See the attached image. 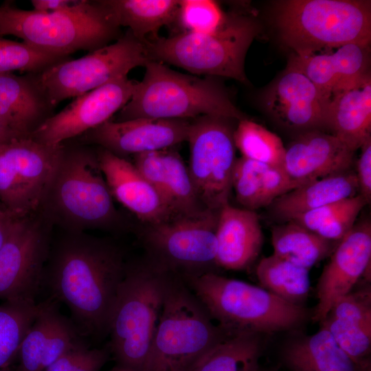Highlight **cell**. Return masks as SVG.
Segmentation results:
<instances>
[{
  "label": "cell",
  "mask_w": 371,
  "mask_h": 371,
  "mask_svg": "<svg viewBox=\"0 0 371 371\" xmlns=\"http://www.w3.org/2000/svg\"><path fill=\"white\" fill-rule=\"evenodd\" d=\"M126 267L111 242L86 232H65L50 244L42 284L68 306L84 330L102 335L109 333Z\"/></svg>",
  "instance_id": "cell-1"
},
{
  "label": "cell",
  "mask_w": 371,
  "mask_h": 371,
  "mask_svg": "<svg viewBox=\"0 0 371 371\" xmlns=\"http://www.w3.org/2000/svg\"><path fill=\"white\" fill-rule=\"evenodd\" d=\"M65 232L112 230L122 225L113 196L87 145L66 146L38 212Z\"/></svg>",
  "instance_id": "cell-2"
},
{
  "label": "cell",
  "mask_w": 371,
  "mask_h": 371,
  "mask_svg": "<svg viewBox=\"0 0 371 371\" xmlns=\"http://www.w3.org/2000/svg\"><path fill=\"white\" fill-rule=\"evenodd\" d=\"M128 102L113 121L137 118L192 120L216 115L236 120L246 118L215 77L186 74L151 60L144 67Z\"/></svg>",
  "instance_id": "cell-3"
},
{
  "label": "cell",
  "mask_w": 371,
  "mask_h": 371,
  "mask_svg": "<svg viewBox=\"0 0 371 371\" xmlns=\"http://www.w3.org/2000/svg\"><path fill=\"white\" fill-rule=\"evenodd\" d=\"M183 281L212 319L229 335L297 329L312 316L311 310L291 304L263 288L216 272Z\"/></svg>",
  "instance_id": "cell-4"
},
{
  "label": "cell",
  "mask_w": 371,
  "mask_h": 371,
  "mask_svg": "<svg viewBox=\"0 0 371 371\" xmlns=\"http://www.w3.org/2000/svg\"><path fill=\"white\" fill-rule=\"evenodd\" d=\"M0 35H13L38 49L69 56L109 45L122 33L102 0H82L72 10L49 12L5 3L0 6Z\"/></svg>",
  "instance_id": "cell-5"
},
{
  "label": "cell",
  "mask_w": 371,
  "mask_h": 371,
  "mask_svg": "<svg viewBox=\"0 0 371 371\" xmlns=\"http://www.w3.org/2000/svg\"><path fill=\"white\" fill-rule=\"evenodd\" d=\"M273 18L280 40L297 56L370 44V1H277Z\"/></svg>",
  "instance_id": "cell-6"
},
{
  "label": "cell",
  "mask_w": 371,
  "mask_h": 371,
  "mask_svg": "<svg viewBox=\"0 0 371 371\" xmlns=\"http://www.w3.org/2000/svg\"><path fill=\"white\" fill-rule=\"evenodd\" d=\"M259 32L257 21L242 12L226 13L210 33L179 32L145 41L152 60L168 63L196 75L225 77L247 84L245 59Z\"/></svg>",
  "instance_id": "cell-7"
},
{
  "label": "cell",
  "mask_w": 371,
  "mask_h": 371,
  "mask_svg": "<svg viewBox=\"0 0 371 371\" xmlns=\"http://www.w3.org/2000/svg\"><path fill=\"white\" fill-rule=\"evenodd\" d=\"M171 275L149 261L127 265L109 328L111 350L121 367L147 371Z\"/></svg>",
  "instance_id": "cell-8"
},
{
  "label": "cell",
  "mask_w": 371,
  "mask_h": 371,
  "mask_svg": "<svg viewBox=\"0 0 371 371\" xmlns=\"http://www.w3.org/2000/svg\"><path fill=\"white\" fill-rule=\"evenodd\" d=\"M229 336L215 324L186 282L172 274L147 371H188L207 351Z\"/></svg>",
  "instance_id": "cell-9"
},
{
  "label": "cell",
  "mask_w": 371,
  "mask_h": 371,
  "mask_svg": "<svg viewBox=\"0 0 371 371\" xmlns=\"http://www.w3.org/2000/svg\"><path fill=\"white\" fill-rule=\"evenodd\" d=\"M219 211L205 208L145 225L142 240L149 262L183 280L215 272Z\"/></svg>",
  "instance_id": "cell-10"
},
{
  "label": "cell",
  "mask_w": 371,
  "mask_h": 371,
  "mask_svg": "<svg viewBox=\"0 0 371 371\" xmlns=\"http://www.w3.org/2000/svg\"><path fill=\"white\" fill-rule=\"evenodd\" d=\"M152 60L145 42L130 30L114 43L90 52L77 59H69L38 73V82L51 104L76 98L117 79L127 76L133 69Z\"/></svg>",
  "instance_id": "cell-11"
},
{
  "label": "cell",
  "mask_w": 371,
  "mask_h": 371,
  "mask_svg": "<svg viewBox=\"0 0 371 371\" xmlns=\"http://www.w3.org/2000/svg\"><path fill=\"white\" fill-rule=\"evenodd\" d=\"M234 121L216 115L191 120L188 168L198 199L207 209L220 210L229 203L236 159Z\"/></svg>",
  "instance_id": "cell-12"
},
{
  "label": "cell",
  "mask_w": 371,
  "mask_h": 371,
  "mask_svg": "<svg viewBox=\"0 0 371 371\" xmlns=\"http://www.w3.org/2000/svg\"><path fill=\"white\" fill-rule=\"evenodd\" d=\"M63 147L31 137L0 146V204L5 210L19 218L38 214Z\"/></svg>",
  "instance_id": "cell-13"
},
{
  "label": "cell",
  "mask_w": 371,
  "mask_h": 371,
  "mask_svg": "<svg viewBox=\"0 0 371 371\" xmlns=\"http://www.w3.org/2000/svg\"><path fill=\"white\" fill-rule=\"evenodd\" d=\"M50 226L39 214L18 220L0 249V300L36 302L50 247Z\"/></svg>",
  "instance_id": "cell-14"
},
{
  "label": "cell",
  "mask_w": 371,
  "mask_h": 371,
  "mask_svg": "<svg viewBox=\"0 0 371 371\" xmlns=\"http://www.w3.org/2000/svg\"><path fill=\"white\" fill-rule=\"evenodd\" d=\"M137 81L123 77L75 98L36 129L30 137L56 146L93 129L120 111L131 100Z\"/></svg>",
  "instance_id": "cell-15"
},
{
  "label": "cell",
  "mask_w": 371,
  "mask_h": 371,
  "mask_svg": "<svg viewBox=\"0 0 371 371\" xmlns=\"http://www.w3.org/2000/svg\"><path fill=\"white\" fill-rule=\"evenodd\" d=\"M191 120H109L76 137L79 144L97 145L123 157L171 148L187 141Z\"/></svg>",
  "instance_id": "cell-16"
},
{
  "label": "cell",
  "mask_w": 371,
  "mask_h": 371,
  "mask_svg": "<svg viewBox=\"0 0 371 371\" xmlns=\"http://www.w3.org/2000/svg\"><path fill=\"white\" fill-rule=\"evenodd\" d=\"M371 223L361 220L339 242L318 279L317 303L311 319L323 321L337 300L363 277L370 280Z\"/></svg>",
  "instance_id": "cell-17"
},
{
  "label": "cell",
  "mask_w": 371,
  "mask_h": 371,
  "mask_svg": "<svg viewBox=\"0 0 371 371\" xmlns=\"http://www.w3.org/2000/svg\"><path fill=\"white\" fill-rule=\"evenodd\" d=\"M329 100L305 74L288 63L265 93L264 103L278 124L300 133L325 131Z\"/></svg>",
  "instance_id": "cell-18"
},
{
  "label": "cell",
  "mask_w": 371,
  "mask_h": 371,
  "mask_svg": "<svg viewBox=\"0 0 371 371\" xmlns=\"http://www.w3.org/2000/svg\"><path fill=\"white\" fill-rule=\"evenodd\" d=\"M84 344L73 324L52 301L38 303L36 316L26 332L14 371H44L63 355Z\"/></svg>",
  "instance_id": "cell-19"
},
{
  "label": "cell",
  "mask_w": 371,
  "mask_h": 371,
  "mask_svg": "<svg viewBox=\"0 0 371 371\" xmlns=\"http://www.w3.org/2000/svg\"><path fill=\"white\" fill-rule=\"evenodd\" d=\"M354 151L336 136L324 131L298 133L285 148L282 169L302 184L351 170Z\"/></svg>",
  "instance_id": "cell-20"
},
{
  "label": "cell",
  "mask_w": 371,
  "mask_h": 371,
  "mask_svg": "<svg viewBox=\"0 0 371 371\" xmlns=\"http://www.w3.org/2000/svg\"><path fill=\"white\" fill-rule=\"evenodd\" d=\"M97 155L99 167L113 197L145 225L158 224L175 216L133 163L101 148Z\"/></svg>",
  "instance_id": "cell-21"
},
{
  "label": "cell",
  "mask_w": 371,
  "mask_h": 371,
  "mask_svg": "<svg viewBox=\"0 0 371 371\" xmlns=\"http://www.w3.org/2000/svg\"><path fill=\"white\" fill-rule=\"evenodd\" d=\"M133 164L169 206L175 216L201 212L188 168L171 148L134 155Z\"/></svg>",
  "instance_id": "cell-22"
},
{
  "label": "cell",
  "mask_w": 371,
  "mask_h": 371,
  "mask_svg": "<svg viewBox=\"0 0 371 371\" xmlns=\"http://www.w3.org/2000/svg\"><path fill=\"white\" fill-rule=\"evenodd\" d=\"M319 52L292 54L288 63L305 74L329 99L335 90L370 72V45L348 43Z\"/></svg>",
  "instance_id": "cell-23"
},
{
  "label": "cell",
  "mask_w": 371,
  "mask_h": 371,
  "mask_svg": "<svg viewBox=\"0 0 371 371\" xmlns=\"http://www.w3.org/2000/svg\"><path fill=\"white\" fill-rule=\"evenodd\" d=\"M0 74V120L18 137H30L54 108L37 76Z\"/></svg>",
  "instance_id": "cell-24"
},
{
  "label": "cell",
  "mask_w": 371,
  "mask_h": 371,
  "mask_svg": "<svg viewBox=\"0 0 371 371\" xmlns=\"http://www.w3.org/2000/svg\"><path fill=\"white\" fill-rule=\"evenodd\" d=\"M217 267L240 271L257 259L263 243L258 214L229 203L219 211L216 232Z\"/></svg>",
  "instance_id": "cell-25"
},
{
  "label": "cell",
  "mask_w": 371,
  "mask_h": 371,
  "mask_svg": "<svg viewBox=\"0 0 371 371\" xmlns=\"http://www.w3.org/2000/svg\"><path fill=\"white\" fill-rule=\"evenodd\" d=\"M326 130L354 152L371 137L370 72L332 93Z\"/></svg>",
  "instance_id": "cell-26"
},
{
  "label": "cell",
  "mask_w": 371,
  "mask_h": 371,
  "mask_svg": "<svg viewBox=\"0 0 371 371\" xmlns=\"http://www.w3.org/2000/svg\"><path fill=\"white\" fill-rule=\"evenodd\" d=\"M282 358L291 371H371L370 363L350 357L322 325L314 334L289 339Z\"/></svg>",
  "instance_id": "cell-27"
},
{
  "label": "cell",
  "mask_w": 371,
  "mask_h": 371,
  "mask_svg": "<svg viewBox=\"0 0 371 371\" xmlns=\"http://www.w3.org/2000/svg\"><path fill=\"white\" fill-rule=\"evenodd\" d=\"M358 194L355 172L328 175L306 183L276 199L269 206L271 216L281 223L324 205Z\"/></svg>",
  "instance_id": "cell-28"
},
{
  "label": "cell",
  "mask_w": 371,
  "mask_h": 371,
  "mask_svg": "<svg viewBox=\"0 0 371 371\" xmlns=\"http://www.w3.org/2000/svg\"><path fill=\"white\" fill-rule=\"evenodd\" d=\"M302 185L292 180L282 168L243 157L236 159L232 189L244 209L255 211L269 207L276 199Z\"/></svg>",
  "instance_id": "cell-29"
},
{
  "label": "cell",
  "mask_w": 371,
  "mask_h": 371,
  "mask_svg": "<svg viewBox=\"0 0 371 371\" xmlns=\"http://www.w3.org/2000/svg\"><path fill=\"white\" fill-rule=\"evenodd\" d=\"M117 24L128 27L133 36L145 42L157 36L165 26L175 23L179 1L102 0Z\"/></svg>",
  "instance_id": "cell-30"
},
{
  "label": "cell",
  "mask_w": 371,
  "mask_h": 371,
  "mask_svg": "<svg viewBox=\"0 0 371 371\" xmlns=\"http://www.w3.org/2000/svg\"><path fill=\"white\" fill-rule=\"evenodd\" d=\"M271 243L274 256L309 270L330 256L339 243L289 221L272 228Z\"/></svg>",
  "instance_id": "cell-31"
},
{
  "label": "cell",
  "mask_w": 371,
  "mask_h": 371,
  "mask_svg": "<svg viewBox=\"0 0 371 371\" xmlns=\"http://www.w3.org/2000/svg\"><path fill=\"white\" fill-rule=\"evenodd\" d=\"M262 349L260 334L232 335L207 351L188 371H258Z\"/></svg>",
  "instance_id": "cell-32"
},
{
  "label": "cell",
  "mask_w": 371,
  "mask_h": 371,
  "mask_svg": "<svg viewBox=\"0 0 371 371\" xmlns=\"http://www.w3.org/2000/svg\"><path fill=\"white\" fill-rule=\"evenodd\" d=\"M256 276L263 289L291 304L303 306L308 297L309 270L273 254L260 260Z\"/></svg>",
  "instance_id": "cell-33"
},
{
  "label": "cell",
  "mask_w": 371,
  "mask_h": 371,
  "mask_svg": "<svg viewBox=\"0 0 371 371\" xmlns=\"http://www.w3.org/2000/svg\"><path fill=\"white\" fill-rule=\"evenodd\" d=\"M233 137L243 157L282 168L286 147L276 134L244 118L238 121Z\"/></svg>",
  "instance_id": "cell-34"
},
{
  "label": "cell",
  "mask_w": 371,
  "mask_h": 371,
  "mask_svg": "<svg viewBox=\"0 0 371 371\" xmlns=\"http://www.w3.org/2000/svg\"><path fill=\"white\" fill-rule=\"evenodd\" d=\"M38 308L36 302L4 301L0 304V369L16 359Z\"/></svg>",
  "instance_id": "cell-35"
},
{
  "label": "cell",
  "mask_w": 371,
  "mask_h": 371,
  "mask_svg": "<svg viewBox=\"0 0 371 371\" xmlns=\"http://www.w3.org/2000/svg\"><path fill=\"white\" fill-rule=\"evenodd\" d=\"M69 59V56L45 52L24 42L0 38V74L14 71L40 73Z\"/></svg>",
  "instance_id": "cell-36"
},
{
  "label": "cell",
  "mask_w": 371,
  "mask_h": 371,
  "mask_svg": "<svg viewBox=\"0 0 371 371\" xmlns=\"http://www.w3.org/2000/svg\"><path fill=\"white\" fill-rule=\"evenodd\" d=\"M226 16L219 4L210 0H181L174 24L179 32L210 33L216 30Z\"/></svg>",
  "instance_id": "cell-37"
},
{
  "label": "cell",
  "mask_w": 371,
  "mask_h": 371,
  "mask_svg": "<svg viewBox=\"0 0 371 371\" xmlns=\"http://www.w3.org/2000/svg\"><path fill=\"white\" fill-rule=\"evenodd\" d=\"M320 324L350 357L359 362L370 363L371 330L329 315Z\"/></svg>",
  "instance_id": "cell-38"
},
{
  "label": "cell",
  "mask_w": 371,
  "mask_h": 371,
  "mask_svg": "<svg viewBox=\"0 0 371 371\" xmlns=\"http://www.w3.org/2000/svg\"><path fill=\"white\" fill-rule=\"evenodd\" d=\"M327 315L371 330L370 288L344 295L335 302Z\"/></svg>",
  "instance_id": "cell-39"
},
{
  "label": "cell",
  "mask_w": 371,
  "mask_h": 371,
  "mask_svg": "<svg viewBox=\"0 0 371 371\" xmlns=\"http://www.w3.org/2000/svg\"><path fill=\"white\" fill-rule=\"evenodd\" d=\"M108 357L105 350L88 348L82 344L63 355L44 371H100Z\"/></svg>",
  "instance_id": "cell-40"
},
{
  "label": "cell",
  "mask_w": 371,
  "mask_h": 371,
  "mask_svg": "<svg viewBox=\"0 0 371 371\" xmlns=\"http://www.w3.org/2000/svg\"><path fill=\"white\" fill-rule=\"evenodd\" d=\"M368 205L359 194L351 197L342 211L315 233L332 242L339 243L353 227L360 212Z\"/></svg>",
  "instance_id": "cell-41"
},
{
  "label": "cell",
  "mask_w": 371,
  "mask_h": 371,
  "mask_svg": "<svg viewBox=\"0 0 371 371\" xmlns=\"http://www.w3.org/2000/svg\"><path fill=\"white\" fill-rule=\"evenodd\" d=\"M351 197L304 212L291 221L315 233L346 207Z\"/></svg>",
  "instance_id": "cell-42"
},
{
  "label": "cell",
  "mask_w": 371,
  "mask_h": 371,
  "mask_svg": "<svg viewBox=\"0 0 371 371\" xmlns=\"http://www.w3.org/2000/svg\"><path fill=\"white\" fill-rule=\"evenodd\" d=\"M360 149L361 153L355 172L358 184V194L368 204L371 201V137L363 142Z\"/></svg>",
  "instance_id": "cell-43"
},
{
  "label": "cell",
  "mask_w": 371,
  "mask_h": 371,
  "mask_svg": "<svg viewBox=\"0 0 371 371\" xmlns=\"http://www.w3.org/2000/svg\"><path fill=\"white\" fill-rule=\"evenodd\" d=\"M82 0H31L34 10L38 12L70 10L77 7Z\"/></svg>",
  "instance_id": "cell-44"
},
{
  "label": "cell",
  "mask_w": 371,
  "mask_h": 371,
  "mask_svg": "<svg viewBox=\"0 0 371 371\" xmlns=\"http://www.w3.org/2000/svg\"><path fill=\"white\" fill-rule=\"evenodd\" d=\"M18 137L0 120V146L10 142Z\"/></svg>",
  "instance_id": "cell-45"
},
{
  "label": "cell",
  "mask_w": 371,
  "mask_h": 371,
  "mask_svg": "<svg viewBox=\"0 0 371 371\" xmlns=\"http://www.w3.org/2000/svg\"><path fill=\"white\" fill-rule=\"evenodd\" d=\"M0 371H14V370H13V368L11 366V365H10L0 369Z\"/></svg>",
  "instance_id": "cell-46"
},
{
  "label": "cell",
  "mask_w": 371,
  "mask_h": 371,
  "mask_svg": "<svg viewBox=\"0 0 371 371\" xmlns=\"http://www.w3.org/2000/svg\"><path fill=\"white\" fill-rule=\"evenodd\" d=\"M115 371H133V370H128V369L121 367L120 369H119L117 370H115Z\"/></svg>",
  "instance_id": "cell-47"
},
{
  "label": "cell",
  "mask_w": 371,
  "mask_h": 371,
  "mask_svg": "<svg viewBox=\"0 0 371 371\" xmlns=\"http://www.w3.org/2000/svg\"><path fill=\"white\" fill-rule=\"evenodd\" d=\"M1 205V204H0Z\"/></svg>",
  "instance_id": "cell-48"
}]
</instances>
